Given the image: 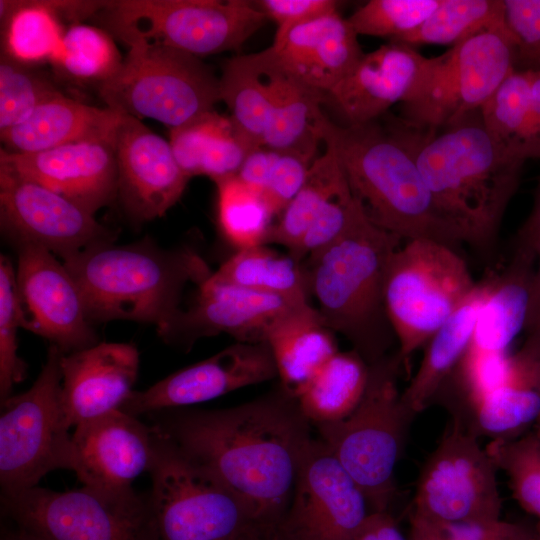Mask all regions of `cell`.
I'll use <instances>...</instances> for the list:
<instances>
[{"label": "cell", "mask_w": 540, "mask_h": 540, "mask_svg": "<svg viewBox=\"0 0 540 540\" xmlns=\"http://www.w3.org/2000/svg\"><path fill=\"white\" fill-rule=\"evenodd\" d=\"M149 415L153 425L240 500L253 527L280 522L313 439V425L281 384L234 407H185Z\"/></svg>", "instance_id": "obj_1"}, {"label": "cell", "mask_w": 540, "mask_h": 540, "mask_svg": "<svg viewBox=\"0 0 540 540\" xmlns=\"http://www.w3.org/2000/svg\"><path fill=\"white\" fill-rule=\"evenodd\" d=\"M216 186L218 221L225 238L237 250L265 244L275 216L262 195L237 176Z\"/></svg>", "instance_id": "obj_41"}, {"label": "cell", "mask_w": 540, "mask_h": 540, "mask_svg": "<svg viewBox=\"0 0 540 540\" xmlns=\"http://www.w3.org/2000/svg\"><path fill=\"white\" fill-rule=\"evenodd\" d=\"M353 540H408L396 519L388 511H372L367 515Z\"/></svg>", "instance_id": "obj_51"}, {"label": "cell", "mask_w": 540, "mask_h": 540, "mask_svg": "<svg viewBox=\"0 0 540 540\" xmlns=\"http://www.w3.org/2000/svg\"><path fill=\"white\" fill-rule=\"evenodd\" d=\"M504 19L503 0H442L434 12L399 43L451 45Z\"/></svg>", "instance_id": "obj_39"}, {"label": "cell", "mask_w": 540, "mask_h": 540, "mask_svg": "<svg viewBox=\"0 0 540 540\" xmlns=\"http://www.w3.org/2000/svg\"><path fill=\"white\" fill-rule=\"evenodd\" d=\"M369 365L353 349L338 351L297 392L295 398L312 425L341 420L359 404Z\"/></svg>", "instance_id": "obj_32"}, {"label": "cell", "mask_w": 540, "mask_h": 540, "mask_svg": "<svg viewBox=\"0 0 540 540\" xmlns=\"http://www.w3.org/2000/svg\"><path fill=\"white\" fill-rule=\"evenodd\" d=\"M531 81L532 69H515L479 109L491 138L510 156L524 162Z\"/></svg>", "instance_id": "obj_38"}, {"label": "cell", "mask_w": 540, "mask_h": 540, "mask_svg": "<svg viewBox=\"0 0 540 540\" xmlns=\"http://www.w3.org/2000/svg\"><path fill=\"white\" fill-rule=\"evenodd\" d=\"M410 533L408 540H438L431 525L425 520L409 515Z\"/></svg>", "instance_id": "obj_54"}, {"label": "cell", "mask_w": 540, "mask_h": 540, "mask_svg": "<svg viewBox=\"0 0 540 540\" xmlns=\"http://www.w3.org/2000/svg\"><path fill=\"white\" fill-rule=\"evenodd\" d=\"M266 343L280 384L293 397L339 350L335 333L309 302L283 313L270 327Z\"/></svg>", "instance_id": "obj_29"}, {"label": "cell", "mask_w": 540, "mask_h": 540, "mask_svg": "<svg viewBox=\"0 0 540 540\" xmlns=\"http://www.w3.org/2000/svg\"><path fill=\"white\" fill-rule=\"evenodd\" d=\"M268 20L275 22V35L289 29L338 12L340 2L335 0H259L254 1Z\"/></svg>", "instance_id": "obj_48"}, {"label": "cell", "mask_w": 540, "mask_h": 540, "mask_svg": "<svg viewBox=\"0 0 540 540\" xmlns=\"http://www.w3.org/2000/svg\"><path fill=\"white\" fill-rule=\"evenodd\" d=\"M526 540H540V528H536Z\"/></svg>", "instance_id": "obj_56"}, {"label": "cell", "mask_w": 540, "mask_h": 540, "mask_svg": "<svg viewBox=\"0 0 540 540\" xmlns=\"http://www.w3.org/2000/svg\"><path fill=\"white\" fill-rule=\"evenodd\" d=\"M442 0H370L347 18L358 35L399 42L416 30Z\"/></svg>", "instance_id": "obj_44"}, {"label": "cell", "mask_w": 540, "mask_h": 540, "mask_svg": "<svg viewBox=\"0 0 540 540\" xmlns=\"http://www.w3.org/2000/svg\"><path fill=\"white\" fill-rule=\"evenodd\" d=\"M358 36L338 11L275 35L269 48L285 70L327 96L364 55Z\"/></svg>", "instance_id": "obj_26"}, {"label": "cell", "mask_w": 540, "mask_h": 540, "mask_svg": "<svg viewBox=\"0 0 540 540\" xmlns=\"http://www.w3.org/2000/svg\"><path fill=\"white\" fill-rule=\"evenodd\" d=\"M63 263L92 324L129 320L157 329L180 310L186 285L199 286L213 272L190 246L165 249L148 237L127 245L91 247Z\"/></svg>", "instance_id": "obj_5"}, {"label": "cell", "mask_w": 540, "mask_h": 540, "mask_svg": "<svg viewBox=\"0 0 540 540\" xmlns=\"http://www.w3.org/2000/svg\"><path fill=\"white\" fill-rule=\"evenodd\" d=\"M362 209L360 202L348 186L325 204L299 244L288 253L303 263L308 256L338 240L349 229Z\"/></svg>", "instance_id": "obj_46"}, {"label": "cell", "mask_w": 540, "mask_h": 540, "mask_svg": "<svg viewBox=\"0 0 540 540\" xmlns=\"http://www.w3.org/2000/svg\"><path fill=\"white\" fill-rule=\"evenodd\" d=\"M477 282L456 247L431 239L405 241L386 271L384 302L406 366L409 357L470 295Z\"/></svg>", "instance_id": "obj_8"}, {"label": "cell", "mask_w": 540, "mask_h": 540, "mask_svg": "<svg viewBox=\"0 0 540 540\" xmlns=\"http://www.w3.org/2000/svg\"><path fill=\"white\" fill-rule=\"evenodd\" d=\"M325 147L298 193L273 223L265 244L284 246L288 252L294 250L325 204L349 186L335 150L327 144Z\"/></svg>", "instance_id": "obj_35"}, {"label": "cell", "mask_w": 540, "mask_h": 540, "mask_svg": "<svg viewBox=\"0 0 540 540\" xmlns=\"http://www.w3.org/2000/svg\"><path fill=\"white\" fill-rule=\"evenodd\" d=\"M534 269L535 261L512 254L500 273H491L470 344L442 389L452 387L470 403L501 380L508 349L525 328Z\"/></svg>", "instance_id": "obj_15"}, {"label": "cell", "mask_w": 540, "mask_h": 540, "mask_svg": "<svg viewBox=\"0 0 540 540\" xmlns=\"http://www.w3.org/2000/svg\"><path fill=\"white\" fill-rule=\"evenodd\" d=\"M3 50L19 61L36 64L58 53L64 32L44 0L0 1Z\"/></svg>", "instance_id": "obj_36"}, {"label": "cell", "mask_w": 540, "mask_h": 540, "mask_svg": "<svg viewBox=\"0 0 540 540\" xmlns=\"http://www.w3.org/2000/svg\"><path fill=\"white\" fill-rule=\"evenodd\" d=\"M0 222L16 245L40 246L62 261L117 239L81 205L2 165Z\"/></svg>", "instance_id": "obj_16"}, {"label": "cell", "mask_w": 540, "mask_h": 540, "mask_svg": "<svg viewBox=\"0 0 540 540\" xmlns=\"http://www.w3.org/2000/svg\"><path fill=\"white\" fill-rule=\"evenodd\" d=\"M314 160L296 152L258 147L247 154L237 177L261 194L279 217L302 187Z\"/></svg>", "instance_id": "obj_37"}, {"label": "cell", "mask_w": 540, "mask_h": 540, "mask_svg": "<svg viewBox=\"0 0 540 540\" xmlns=\"http://www.w3.org/2000/svg\"><path fill=\"white\" fill-rule=\"evenodd\" d=\"M249 532L250 530H248L239 540H250Z\"/></svg>", "instance_id": "obj_57"}, {"label": "cell", "mask_w": 540, "mask_h": 540, "mask_svg": "<svg viewBox=\"0 0 540 540\" xmlns=\"http://www.w3.org/2000/svg\"><path fill=\"white\" fill-rule=\"evenodd\" d=\"M2 540H44V539L26 529H23L17 526L16 530L5 533L2 536Z\"/></svg>", "instance_id": "obj_55"}, {"label": "cell", "mask_w": 540, "mask_h": 540, "mask_svg": "<svg viewBox=\"0 0 540 540\" xmlns=\"http://www.w3.org/2000/svg\"><path fill=\"white\" fill-rule=\"evenodd\" d=\"M403 240L360 212L335 242L303 261L309 295L325 325L344 336L368 365L389 355L396 337L384 285L393 253Z\"/></svg>", "instance_id": "obj_4"}, {"label": "cell", "mask_w": 540, "mask_h": 540, "mask_svg": "<svg viewBox=\"0 0 540 540\" xmlns=\"http://www.w3.org/2000/svg\"><path fill=\"white\" fill-rule=\"evenodd\" d=\"M497 470L478 436L453 415L420 470L410 514L435 524L500 519Z\"/></svg>", "instance_id": "obj_14"}, {"label": "cell", "mask_w": 540, "mask_h": 540, "mask_svg": "<svg viewBox=\"0 0 540 540\" xmlns=\"http://www.w3.org/2000/svg\"><path fill=\"white\" fill-rule=\"evenodd\" d=\"M485 448L496 468L506 474L513 498L540 528V429L494 438Z\"/></svg>", "instance_id": "obj_42"}, {"label": "cell", "mask_w": 540, "mask_h": 540, "mask_svg": "<svg viewBox=\"0 0 540 540\" xmlns=\"http://www.w3.org/2000/svg\"><path fill=\"white\" fill-rule=\"evenodd\" d=\"M16 289L21 327L48 340L64 354L98 343L80 289L50 251L17 244Z\"/></svg>", "instance_id": "obj_18"}, {"label": "cell", "mask_w": 540, "mask_h": 540, "mask_svg": "<svg viewBox=\"0 0 540 540\" xmlns=\"http://www.w3.org/2000/svg\"><path fill=\"white\" fill-rule=\"evenodd\" d=\"M504 23L513 41L516 69H540V0H503Z\"/></svg>", "instance_id": "obj_47"}, {"label": "cell", "mask_w": 540, "mask_h": 540, "mask_svg": "<svg viewBox=\"0 0 540 540\" xmlns=\"http://www.w3.org/2000/svg\"><path fill=\"white\" fill-rule=\"evenodd\" d=\"M153 429L150 497L160 540H239L253 524L240 500L171 438Z\"/></svg>", "instance_id": "obj_12"}, {"label": "cell", "mask_w": 540, "mask_h": 540, "mask_svg": "<svg viewBox=\"0 0 540 540\" xmlns=\"http://www.w3.org/2000/svg\"><path fill=\"white\" fill-rule=\"evenodd\" d=\"M386 115V114H385ZM357 125L326 118L322 140L336 152L349 187L368 219L405 241L463 244L437 210L399 118Z\"/></svg>", "instance_id": "obj_3"}, {"label": "cell", "mask_w": 540, "mask_h": 540, "mask_svg": "<svg viewBox=\"0 0 540 540\" xmlns=\"http://www.w3.org/2000/svg\"><path fill=\"white\" fill-rule=\"evenodd\" d=\"M524 157L540 159V69L532 70L530 110L524 142Z\"/></svg>", "instance_id": "obj_52"}, {"label": "cell", "mask_w": 540, "mask_h": 540, "mask_svg": "<svg viewBox=\"0 0 540 540\" xmlns=\"http://www.w3.org/2000/svg\"><path fill=\"white\" fill-rule=\"evenodd\" d=\"M122 115L64 94L39 105L23 122L0 133L2 150L31 154L59 146L114 135Z\"/></svg>", "instance_id": "obj_28"}, {"label": "cell", "mask_w": 540, "mask_h": 540, "mask_svg": "<svg viewBox=\"0 0 540 540\" xmlns=\"http://www.w3.org/2000/svg\"><path fill=\"white\" fill-rule=\"evenodd\" d=\"M540 252V176L534 193L531 211L518 228L514 239L512 254L536 261Z\"/></svg>", "instance_id": "obj_50"}, {"label": "cell", "mask_w": 540, "mask_h": 540, "mask_svg": "<svg viewBox=\"0 0 540 540\" xmlns=\"http://www.w3.org/2000/svg\"><path fill=\"white\" fill-rule=\"evenodd\" d=\"M122 61L108 32L79 23L64 31L60 49L51 62L67 77L101 85L118 71Z\"/></svg>", "instance_id": "obj_40"}, {"label": "cell", "mask_w": 540, "mask_h": 540, "mask_svg": "<svg viewBox=\"0 0 540 540\" xmlns=\"http://www.w3.org/2000/svg\"><path fill=\"white\" fill-rule=\"evenodd\" d=\"M126 46L120 68L98 88L106 107L169 130L215 110L219 76L199 57L145 41Z\"/></svg>", "instance_id": "obj_9"}, {"label": "cell", "mask_w": 540, "mask_h": 540, "mask_svg": "<svg viewBox=\"0 0 540 540\" xmlns=\"http://www.w3.org/2000/svg\"><path fill=\"white\" fill-rule=\"evenodd\" d=\"M197 287L191 306L180 309L157 329L165 343L185 351L199 339L219 334L230 335L237 342H266L276 319L303 303L220 283L211 275Z\"/></svg>", "instance_id": "obj_21"}, {"label": "cell", "mask_w": 540, "mask_h": 540, "mask_svg": "<svg viewBox=\"0 0 540 540\" xmlns=\"http://www.w3.org/2000/svg\"><path fill=\"white\" fill-rule=\"evenodd\" d=\"M3 513L44 540H160L148 494L85 486L58 492L38 486L1 496Z\"/></svg>", "instance_id": "obj_13"}, {"label": "cell", "mask_w": 540, "mask_h": 540, "mask_svg": "<svg viewBox=\"0 0 540 540\" xmlns=\"http://www.w3.org/2000/svg\"><path fill=\"white\" fill-rule=\"evenodd\" d=\"M211 278L259 293L309 302L303 263L288 252L281 254L267 244L237 250L212 272Z\"/></svg>", "instance_id": "obj_33"}, {"label": "cell", "mask_w": 540, "mask_h": 540, "mask_svg": "<svg viewBox=\"0 0 540 540\" xmlns=\"http://www.w3.org/2000/svg\"><path fill=\"white\" fill-rule=\"evenodd\" d=\"M133 344L98 342L61 357L62 402L71 427L120 409L139 370Z\"/></svg>", "instance_id": "obj_24"}, {"label": "cell", "mask_w": 540, "mask_h": 540, "mask_svg": "<svg viewBox=\"0 0 540 540\" xmlns=\"http://www.w3.org/2000/svg\"><path fill=\"white\" fill-rule=\"evenodd\" d=\"M490 284L491 274L477 282L470 295L425 344L415 375L401 391L403 403L415 416L436 399L466 352Z\"/></svg>", "instance_id": "obj_30"}, {"label": "cell", "mask_w": 540, "mask_h": 540, "mask_svg": "<svg viewBox=\"0 0 540 540\" xmlns=\"http://www.w3.org/2000/svg\"><path fill=\"white\" fill-rule=\"evenodd\" d=\"M428 57L414 46L388 42L364 53L353 70L327 98L338 108L346 125L374 121L396 103L404 102L417 86Z\"/></svg>", "instance_id": "obj_25"}, {"label": "cell", "mask_w": 540, "mask_h": 540, "mask_svg": "<svg viewBox=\"0 0 540 540\" xmlns=\"http://www.w3.org/2000/svg\"><path fill=\"white\" fill-rule=\"evenodd\" d=\"M368 502L321 439H312L298 469L276 540H353Z\"/></svg>", "instance_id": "obj_17"}, {"label": "cell", "mask_w": 540, "mask_h": 540, "mask_svg": "<svg viewBox=\"0 0 540 540\" xmlns=\"http://www.w3.org/2000/svg\"><path fill=\"white\" fill-rule=\"evenodd\" d=\"M63 94L35 64L0 54V133L23 122L42 103Z\"/></svg>", "instance_id": "obj_43"}, {"label": "cell", "mask_w": 540, "mask_h": 540, "mask_svg": "<svg viewBox=\"0 0 540 540\" xmlns=\"http://www.w3.org/2000/svg\"><path fill=\"white\" fill-rule=\"evenodd\" d=\"M516 69L513 41L503 21L428 58L400 119L409 127L435 132L480 109Z\"/></svg>", "instance_id": "obj_10"}, {"label": "cell", "mask_w": 540, "mask_h": 540, "mask_svg": "<svg viewBox=\"0 0 540 540\" xmlns=\"http://www.w3.org/2000/svg\"><path fill=\"white\" fill-rule=\"evenodd\" d=\"M152 426L121 409L84 421L72 434L75 468L85 486L119 490L149 471Z\"/></svg>", "instance_id": "obj_23"}, {"label": "cell", "mask_w": 540, "mask_h": 540, "mask_svg": "<svg viewBox=\"0 0 540 540\" xmlns=\"http://www.w3.org/2000/svg\"><path fill=\"white\" fill-rule=\"evenodd\" d=\"M62 355L50 345L33 385L1 402V496L34 488L51 471H74L72 435L62 402Z\"/></svg>", "instance_id": "obj_11"}, {"label": "cell", "mask_w": 540, "mask_h": 540, "mask_svg": "<svg viewBox=\"0 0 540 540\" xmlns=\"http://www.w3.org/2000/svg\"><path fill=\"white\" fill-rule=\"evenodd\" d=\"M169 142L180 168L190 179L207 176L215 184L237 176L252 150L229 115L216 110L171 129Z\"/></svg>", "instance_id": "obj_31"}, {"label": "cell", "mask_w": 540, "mask_h": 540, "mask_svg": "<svg viewBox=\"0 0 540 540\" xmlns=\"http://www.w3.org/2000/svg\"><path fill=\"white\" fill-rule=\"evenodd\" d=\"M397 353L369 365L363 397L345 418L313 426L363 492L372 511H388L396 496L395 468L415 415L398 389Z\"/></svg>", "instance_id": "obj_6"}, {"label": "cell", "mask_w": 540, "mask_h": 540, "mask_svg": "<svg viewBox=\"0 0 540 540\" xmlns=\"http://www.w3.org/2000/svg\"><path fill=\"white\" fill-rule=\"evenodd\" d=\"M117 195L126 215L143 223L163 216L181 198L190 178L170 142L141 120L122 115L115 133Z\"/></svg>", "instance_id": "obj_20"}, {"label": "cell", "mask_w": 540, "mask_h": 540, "mask_svg": "<svg viewBox=\"0 0 540 540\" xmlns=\"http://www.w3.org/2000/svg\"><path fill=\"white\" fill-rule=\"evenodd\" d=\"M0 165L74 201L94 215L117 195L114 135L31 154H11L1 149Z\"/></svg>", "instance_id": "obj_22"}, {"label": "cell", "mask_w": 540, "mask_h": 540, "mask_svg": "<svg viewBox=\"0 0 540 540\" xmlns=\"http://www.w3.org/2000/svg\"><path fill=\"white\" fill-rule=\"evenodd\" d=\"M93 18L125 45L145 41L199 58L239 50L268 21L247 0H113Z\"/></svg>", "instance_id": "obj_7"}, {"label": "cell", "mask_w": 540, "mask_h": 540, "mask_svg": "<svg viewBox=\"0 0 540 540\" xmlns=\"http://www.w3.org/2000/svg\"><path fill=\"white\" fill-rule=\"evenodd\" d=\"M400 122L440 215L462 243L487 254L519 188L524 161L491 138L479 110L435 132Z\"/></svg>", "instance_id": "obj_2"}, {"label": "cell", "mask_w": 540, "mask_h": 540, "mask_svg": "<svg viewBox=\"0 0 540 540\" xmlns=\"http://www.w3.org/2000/svg\"><path fill=\"white\" fill-rule=\"evenodd\" d=\"M252 535H253V534H252V531L250 530V533H249V537H250V540H253V537H252ZM270 540H276V539H275V538H273V539H270Z\"/></svg>", "instance_id": "obj_58"}, {"label": "cell", "mask_w": 540, "mask_h": 540, "mask_svg": "<svg viewBox=\"0 0 540 540\" xmlns=\"http://www.w3.org/2000/svg\"><path fill=\"white\" fill-rule=\"evenodd\" d=\"M220 101L251 149L262 147L271 114V95L258 52L223 62Z\"/></svg>", "instance_id": "obj_34"}, {"label": "cell", "mask_w": 540, "mask_h": 540, "mask_svg": "<svg viewBox=\"0 0 540 540\" xmlns=\"http://www.w3.org/2000/svg\"><path fill=\"white\" fill-rule=\"evenodd\" d=\"M537 267L532 276L528 310L524 331L526 334L540 331V252L537 257Z\"/></svg>", "instance_id": "obj_53"}, {"label": "cell", "mask_w": 540, "mask_h": 540, "mask_svg": "<svg viewBox=\"0 0 540 540\" xmlns=\"http://www.w3.org/2000/svg\"><path fill=\"white\" fill-rule=\"evenodd\" d=\"M21 327L16 269L10 259L0 255V399L11 396L13 387L22 382L27 364L18 356L17 330Z\"/></svg>", "instance_id": "obj_45"}, {"label": "cell", "mask_w": 540, "mask_h": 540, "mask_svg": "<svg viewBox=\"0 0 540 540\" xmlns=\"http://www.w3.org/2000/svg\"><path fill=\"white\" fill-rule=\"evenodd\" d=\"M258 53L271 95L270 120L262 147L316 159L327 118L321 106L327 96L285 70L269 47Z\"/></svg>", "instance_id": "obj_27"}, {"label": "cell", "mask_w": 540, "mask_h": 540, "mask_svg": "<svg viewBox=\"0 0 540 540\" xmlns=\"http://www.w3.org/2000/svg\"><path fill=\"white\" fill-rule=\"evenodd\" d=\"M276 377V364L266 342H236L146 390L133 391L120 409L138 417L185 408Z\"/></svg>", "instance_id": "obj_19"}, {"label": "cell", "mask_w": 540, "mask_h": 540, "mask_svg": "<svg viewBox=\"0 0 540 540\" xmlns=\"http://www.w3.org/2000/svg\"><path fill=\"white\" fill-rule=\"evenodd\" d=\"M428 523L438 540H526L534 531L525 525L501 518L465 524Z\"/></svg>", "instance_id": "obj_49"}]
</instances>
